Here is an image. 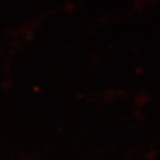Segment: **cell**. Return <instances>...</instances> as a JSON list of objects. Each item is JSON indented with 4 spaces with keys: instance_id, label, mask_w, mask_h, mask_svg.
<instances>
[{
    "instance_id": "1",
    "label": "cell",
    "mask_w": 160,
    "mask_h": 160,
    "mask_svg": "<svg viewBox=\"0 0 160 160\" xmlns=\"http://www.w3.org/2000/svg\"><path fill=\"white\" fill-rule=\"evenodd\" d=\"M156 1H158V0H136L135 9L138 10V11H142V10H145V8L152 6Z\"/></svg>"
}]
</instances>
